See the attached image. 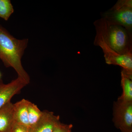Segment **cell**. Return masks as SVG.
Wrapping results in <instances>:
<instances>
[{
  "instance_id": "8",
  "label": "cell",
  "mask_w": 132,
  "mask_h": 132,
  "mask_svg": "<svg viewBox=\"0 0 132 132\" xmlns=\"http://www.w3.org/2000/svg\"><path fill=\"white\" fill-rule=\"evenodd\" d=\"M13 115L14 104L11 102L0 109V132H11Z\"/></svg>"
},
{
  "instance_id": "14",
  "label": "cell",
  "mask_w": 132,
  "mask_h": 132,
  "mask_svg": "<svg viewBox=\"0 0 132 132\" xmlns=\"http://www.w3.org/2000/svg\"><path fill=\"white\" fill-rule=\"evenodd\" d=\"M11 132H31V129L24 125L14 122Z\"/></svg>"
},
{
  "instance_id": "15",
  "label": "cell",
  "mask_w": 132,
  "mask_h": 132,
  "mask_svg": "<svg viewBox=\"0 0 132 132\" xmlns=\"http://www.w3.org/2000/svg\"><path fill=\"white\" fill-rule=\"evenodd\" d=\"M1 72H0V78H1Z\"/></svg>"
},
{
  "instance_id": "6",
  "label": "cell",
  "mask_w": 132,
  "mask_h": 132,
  "mask_svg": "<svg viewBox=\"0 0 132 132\" xmlns=\"http://www.w3.org/2000/svg\"><path fill=\"white\" fill-rule=\"evenodd\" d=\"M27 85L19 77L7 84H4L0 80V109L10 102L12 97Z\"/></svg>"
},
{
  "instance_id": "3",
  "label": "cell",
  "mask_w": 132,
  "mask_h": 132,
  "mask_svg": "<svg viewBox=\"0 0 132 132\" xmlns=\"http://www.w3.org/2000/svg\"><path fill=\"white\" fill-rule=\"evenodd\" d=\"M102 18L109 24L122 26L132 32V0H119L111 9L104 12Z\"/></svg>"
},
{
  "instance_id": "5",
  "label": "cell",
  "mask_w": 132,
  "mask_h": 132,
  "mask_svg": "<svg viewBox=\"0 0 132 132\" xmlns=\"http://www.w3.org/2000/svg\"><path fill=\"white\" fill-rule=\"evenodd\" d=\"M113 121L121 132H132V102L117 100L113 108Z\"/></svg>"
},
{
  "instance_id": "9",
  "label": "cell",
  "mask_w": 132,
  "mask_h": 132,
  "mask_svg": "<svg viewBox=\"0 0 132 132\" xmlns=\"http://www.w3.org/2000/svg\"><path fill=\"white\" fill-rule=\"evenodd\" d=\"M28 100L23 99L14 104V120L15 123L31 128L28 120Z\"/></svg>"
},
{
  "instance_id": "12",
  "label": "cell",
  "mask_w": 132,
  "mask_h": 132,
  "mask_svg": "<svg viewBox=\"0 0 132 132\" xmlns=\"http://www.w3.org/2000/svg\"><path fill=\"white\" fill-rule=\"evenodd\" d=\"M14 12L10 0H0V18L7 21Z\"/></svg>"
},
{
  "instance_id": "10",
  "label": "cell",
  "mask_w": 132,
  "mask_h": 132,
  "mask_svg": "<svg viewBox=\"0 0 132 132\" xmlns=\"http://www.w3.org/2000/svg\"><path fill=\"white\" fill-rule=\"evenodd\" d=\"M121 84L123 92L118 100L132 102V75L128 74L123 69L121 72Z\"/></svg>"
},
{
  "instance_id": "11",
  "label": "cell",
  "mask_w": 132,
  "mask_h": 132,
  "mask_svg": "<svg viewBox=\"0 0 132 132\" xmlns=\"http://www.w3.org/2000/svg\"><path fill=\"white\" fill-rule=\"evenodd\" d=\"M27 108L29 123L32 130L40 120L43 111H41L36 105L29 101Z\"/></svg>"
},
{
  "instance_id": "13",
  "label": "cell",
  "mask_w": 132,
  "mask_h": 132,
  "mask_svg": "<svg viewBox=\"0 0 132 132\" xmlns=\"http://www.w3.org/2000/svg\"><path fill=\"white\" fill-rule=\"evenodd\" d=\"M73 127L72 124H65L60 121L55 125L53 132H72Z\"/></svg>"
},
{
  "instance_id": "4",
  "label": "cell",
  "mask_w": 132,
  "mask_h": 132,
  "mask_svg": "<svg viewBox=\"0 0 132 132\" xmlns=\"http://www.w3.org/2000/svg\"><path fill=\"white\" fill-rule=\"evenodd\" d=\"M94 45L101 48L107 64L120 66L126 72L132 75V54H119L109 47L102 36L97 32L95 38Z\"/></svg>"
},
{
  "instance_id": "2",
  "label": "cell",
  "mask_w": 132,
  "mask_h": 132,
  "mask_svg": "<svg viewBox=\"0 0 132 132\" xmlns=\"http://www.w3.org/2000/svg\"><path fill=\"white\" fill-rule=\"evenodd\" d=\"M94 24L96 32L102 36L109 47L119 54H132V32L122 26L109 24L102 18Z\"/></svg>"
},
{
  "instance_id": "7",
  "label": "cell",
  "mask_w": 132,
  "mask_h": 132,
  "mask_svg": "<svg viewBox=\"0 0 132 132\" xmlns=\"http://www.w3.org/2000/svg\"><path fill=\"white\" fill-rule=\"evenodd\" d=\"M59 116L48 111H43L40 120L31 130V132H53L55 125L60 122Z\"/></svg>"
},
{
  "instance_id": "1",
  "label": "cell",
  "mask_w": 132,
  "mask_h": 132,
  "mask_svg": "<svg viewBox=\"0 0 132 132\" xmlns=\"http://www.w3.org/2000/svg\"><path fill=\"white\" fill-rule=\"evenodd\" d=\"M28 39H18L0 25V59L6 67H12L18 77L28 85L30 78L22 64L21 59L28 44Z\"/></svg>"
}]
</instances>
